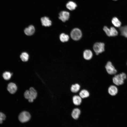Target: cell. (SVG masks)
I'll use <instances>...</instances> for the list:
<instances>
[{
    "mask_svg": "<svg viewBox=\"0 0 127 127\" xmlns=\"http://www.w3.org/2000/svg\"><path fill=\"white\" fill-rule=\"evenodd\" d=\"M127 75L124 72L117 74L114 75L112 78V82L114 84L117 86L123 85L124 81L127 79Z\"/></svg>",
    "mask_w": 127,
    "mask_h": 127,
    "instance_id": "6da1fadb",
    "label": "cell"
},
{
    "mask_svg": "<svg viewBox=\"0 0 127 127\" xmlns=\"http://www.w3.org/2000/svg\"><path fill=\"white\" fill-rule=\"evenodd\" d=\"M105 44L102 42H97L95 43L93 46V49L96 54L98 55L104 51Z\"/></svg>",
    "mask_w": 127,
    "mask_h": 127,
    "instance_id": "277c9868",
    "label": "cell"
},
{
    "mask_svg": "<svg viewBox=\"0 0 127 127\" xmlns=\"http://www.w3.org/2000/svg\"><path fill=\"white\" fill-rule=\"evenodd\" d=\"M119 30L121 35L127 38V26L121 27Z\"/></svg>",
    "mask_w": 127,
    "mask_h": 127,
    "instance_id": "d6986e66",
    "label": "cell"
},
{
    "mask_svg": "<svg viewBox=\"0 0 127 127\" xmlns=\"http://www.w3.org/2000/svg\"></svg>",
    "mask_w": 127,
    "mask_h": 127,
    "instance_id": "83f0119b",
    "label": "cell"
},
{
    "mask_svg": "<svg viewBox=\"0 0 127 127\" xmlns=\"http://www.w3.org/2000/svg\"><path fill=\"white\" fill-rule=\"evenodd\" d=\"M20 57L22 61L24 62H26L28 61L29 56L27 53L23 52L21 53Z\"/></svg>",
    "mask_w": 127,
    "mask_h": 127,
    "instance_id": "44dd1931",
    "label": "cell"
},
{
    "mask_svg": "<svg viewBox=\"0 0 127 127\" xmlns=\"http://www.w3.org/2000/svg\"><path fill=\"white\" fill-rule=\"evenodd\" d=\"M70 17V13L66 11H62L60 12L59 14V19L63 22H65L68 20Z\"/></svg>",
    "mask_w": 127,
    "mask_h": 127,
    "instance_id": "8992f818",
    "label": "cell"
},
{
    "mask_svg": "<svg viewBox=\"0 0 127 127\" xmlns=\"http://www.w3.org/2000/svg\"><path fill=\"white\" fill-rule=\"evenodd\" d=\"M35 28L32 25H29L28 27L26 28L24 30L25 34L27 36H30L32 35L35 32Z\"/></svg>",
    "mask_w": 127,
    "mask_h": 127,
    "instance_id": "30bf717a",
    "label": "cell"
},
{
    "mask_svg": "<svg viewBox=\"0 0 127 127\" xmlns=\"http://www.w3.org/2000/svg\"><path fill=\"white\" fill-rule=\"evenodd\" d=\"M77 6V4L75 2L71 1L68 2L66 4V8L70 11H73L75 9Z\"/></svg>",
    "mask_w": 127,
    "mask_h": 127,
    "instance_id": "7c38bea8",
    "label": "cell"
},
{
    "mask_svg": "<svg viewBox=\"0 0 127 127\" xmlns=\"http://www.w3.org/2000/svg\"><path fill=\"white\" fill-rule=\"evenodd\" d=\"M82 33L81 30L78 28H74L71 31L70 36L71 38L73 40L77 41L79 40L81 38Z\"/></svg>",
    "mask_w": 127,
    "mask_h": 127,
    "instance_id": "7a4b0ae2",
    "label": "cell"
},
{
    "mask_svg": "<svg viewBox=\"0 0 127 127\" xmlns=\"http://www.w3.org/2000/svg\"><path fill=\"white\" fill-rule=\"evenodd\" d=\"M105 68L107 73L109 75H114L117 73V70L110 61H108L107 63Z\"/></svg>",
    "mask_w": 127,
    "mask_h": 127,
    "instance_id": "3957f363",
    "label": "cell"
},
{
    "mask_svg": "<svg viewBox=\"0 0 127 127\" xmlns=\"http://www.w3.org/2000/svg\"><path fill=\"white\" fill-rule=\"evenodd\" d=\"M118 32L117 30L114 27H111L110 28V36H117Z\"/></svg>",
    "mask_w": 127,
    "mask_h": 127,
    "instance_id": "7402d4cb",
    "label": "cell"
},
{
    "mask_svg": "<svg viewBox=\"0 0 127 127\" xmlns=\"http://www.w3.org/2000/svg\"><path fill=\"white\" fill-rule=\"evenodd\" d=\"M103 29L106 35L110 37V28L107 26H104L103 28Z\"/></svg>",
    "mask_w": 127,
    "mask_h": 127,
    "instance_id": "cb8c5ba5",
    "label": "cell"
},
{
    "mask_svg": "<svg viewBox=\"0 0 127 127\" xmlns=\"http://www.w3.org/2000/svg\"><path fill=\"white\" fill-rule=\"evenodd\" d=\"M108 94L112 96L116 95L118 92V88L117 86L113 84L110 85L107 89Z\"/></svg>",
    "mask_w": 127,
    "mask_h": 127,
    "instance_id": "52a82bcc",
    "label": "cell"
},
{
    "mask_svg": "<svg viewBox=\"0 0 127 127\" xmlns=\"http://www.w3.org/2000/svg\"><path fill=\"white\" fill-rule=\"evenodd\" d=\"M79 94V96L82 98L87 97L89 95V93L88 91L85 89L81 90Z\"/></svg>",
    "mask_w": 127,
    "mask_h": 127,
    "instance_id": "ac0fdd59",
    "label": "cell"
},
{
    "mask_svg": "<svg viewBox=\"0 0 127 127\" xmlns=\"http://www.w3.org/2000/svg\"><path fill=\"white\" fill-rule=\"evenodd\" d=\"M7 89L10 93L13 94L16 91L17 87L15 83H10L8 84Z\"/></svg>",
    "mask_w": 127,
    "mask_h": 127,
    "instance_id": "8fae6325",
    "label": "cell"
},
{
    "mask_svg": "<svg viewBox=\"0 0 127 127\" xmlns=\"http://www.w3.org/2000/svg\"><path fill=\"white\" fill-rule=\"evenodd\" d=\"M29 91L30 97L28 100L29 102H32L36 98L37 96V93L36 91L32 87L30 88Z\"/></svg>",
    "mask_w": 127,
    "mask_h": 127,
    "instance_id": "9c48e42d",
    "label": "cell"
},
{
    "mask_svg": "<svg viewBox=\"0 0 127 127\" xmlns=\"http://www.w3.org/2000/svg\"><path fill=\"white\" fill-rule=\"evenodd\" d=\"M83 56L84 58L86 60H89L92 58L93 56V53L91 50H86L83 52Z\"/></svg>",
    "mask_w": 127,
    "mask_h": 127,
    "instance_id": "4fadbf2b",
    "label": "cell"
},
{
    "mask_svg": "<svg viewBox=\"0 0 127 127\" xmlns=\"http://www.w3.org/2000/svg\"><path fill=\"white\" fill-rule=\"evenodd\" d=\"M18 118L20 121L21 122H26L30 120L31 115L28 112L25 111H23L20 113Z\"/></svg>",
    "mask_w": 127,
    "mask_h": 127,
    "instance_id": "5b68a950",
    "label": "cell"
},
{
    "mask_svg": "<svg viewBox=\"0 0 127 127\" xmlns=\"http://www.w3.org/2000/svg\"><path fill=\"white\" fill-rule=\"evenodd\" d=\"M12 75V74L10 72L5 71L3 74V76L5 79L8 80L10 79Z\"/></svg>",
    "mask_w": 127,
    "mask_h": 127,
    "instance_id": "603a6c76",
    "label": "cell"
},
{
    "mask_svg": "<svg viewBox=\"0 0 127 127\" xmlns=\"http://www.w3.org/2000/svg\"><path fill=\"white\" fill-rule=\"evenodd\" d=\"M5 115L3 113L0 112V124L3 123V121L5 119Z\"/></svg>",
    "mask_w": 127,
    "mask_h": 127,
    "instance_id": "d4e9b609",
    "label": "cell"
},
{
    "mask_svg": "<svg viewBox=\"0 0 127 127\" xmlns=\"http://www.w3.org/2000/svg\"><path fill=\"white\" fill-rule=\"evenodd\" d=\"M111 22L113 25L117 27H120L121 25V22L116 17H114L112 18Z\"/></svg>",
    "mask_w": 127,
    "mask_h": 127,
    "instance_id": "2e32d148",
    "label": "cell"
},
{
    "mask_svg": "<svg viewBox=\"0 0 127 127\" xmlns=\"http://www.w3.org/2000/svg\"><path fill=\"white\" fill-rule=\"evenodd\" d=\"M69 37L68 35L64 33L61 34L60 36V39L61 41L64 42L67 41Z\"/></svg>",
    "mask_w": 127,
    "mask_h": 127,
    "instance_id": "e0dca14e",
    "label": "cell"
},
{
    "mask_svg": "<svg viewBox=\"0 0 127 127\" xmlns=\"http://www.w3.org/2000/svg\"><path fill=\"white\" fill-rule=\"evenodd\" d=\"M80 88V85L77 83L72 85L71 87V90L72 92L76 93L78 92Z\"/></svg>",
    "mask_w": 127,
    "mask_h": 127,
    "instance_id": "ffe728a7",
    "label": "cell"
},
{
    "mask_svg": "<svg viewBox=\"0 0 127 127\" xmlns=\"http://www.w3.org/2000/svg\"><path fill=\"white\" fill-rule=\"evenodd\" d=\"M73 102L74 105H79L82 102V98L79 96L75 95L72 98Z\"/></svg>",
    "mask_w": 127,
    "mask_h": 127,
    "instance_id": "9a60e30c",
    "label": "cell"
},
{
    "mask_svg": "<svg viewBox=\"0 0 127 127\" xmlns=\"http://www.w3.org/2000/svg\"></svg>",
    "mask_w": 127,
    "mask_h": 127,
    "instance_id": "f1b7e54d",
    "label": "cell"
},
{
    "mask_svg": "<svg viewBox=\"0 0 127 127\" xmlns=\"http://www.w3.org/2000/svg\"><path fill=\"white\" fill-rule=\"evenodd\" d=\"M40 21L42 25L45 27H49L51 25L52 22L49 18L46 16L41 17Z\"/></svg>",
    "mask_w": 127,
    "mask_h": 127,
    "instance_id": "ba28073f",
    "label": "cell"
},
{
    "mask_svg": "<svg viewBox=\"0 0 127 127\" xmlns=\"http://www.w3.org/2000/svg\"><path fill=\"white\" fill-rule=\"evenodd\" d=\"M24 95L25 98L28 100L29 99L30 97V94L29 90H26L24 92Z\"/></svg>",
    "mask_w": 127,
    "mask_h": 127,
    "instance_id": "484cf974",
    "label": "cell"
},
{
    "mask_svg": "<svg viewBox=\"0 0 127 127\" xmlns=\"http://www.w3.org/2000/svg\"><path fill=\"white\" fill-rule=\"evenodd\" d=\"M80 111L78 108H75L72 111L71 115L72 117L74 119H78L80 114Z\"/></svg>",
    "mask_w": 127,
    "mask_h": 127,
    "instance_id": "5bb4252c",
    "label": "cell"
},
{
    "mask_svg": "<svg viewBox=\"0 0 127 127\" xmlns=\"http://www.w3.org/2000/svg\"><path fill=\"white\" fill-rule=\"evenodd\" d=\"M114 0V1H116V0Z\"/></svg>",
    "mask_w": 127,
    "mask_h": 127,
    "instance_id": "4316f807",
    "label": "cell"
}]
</instances>
